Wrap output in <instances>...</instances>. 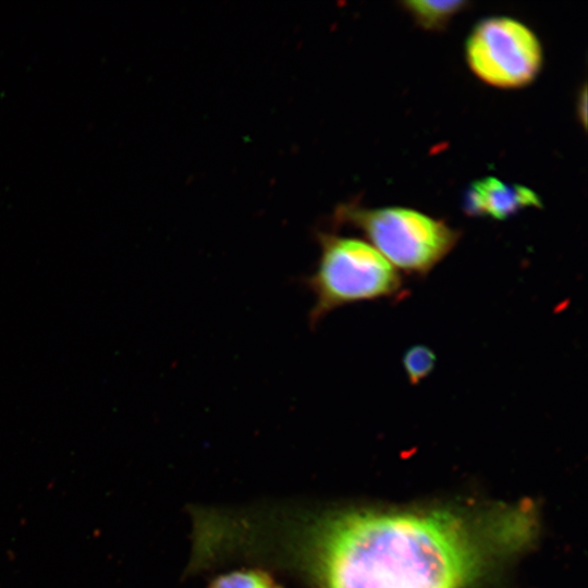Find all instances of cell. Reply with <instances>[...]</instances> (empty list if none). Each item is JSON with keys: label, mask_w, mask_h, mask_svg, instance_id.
<instances>
[{"label": "cell", "mask_w": 588, "mask_h": 588, "mask_svg": "<svg viewBox=\"0 0 588 588\" xmlns=\"http://www.w3.org/2000/svg\"><path fill=\"white\" fill-rule=\"evenodd\" d=\"M516 522V520H515ZM506 522L477 524L451 511L241 512L233 554L267 558L318 588H464L488 564Z\"/></svg>", "instance_id": "1"}, {"label": "cell", "mask_w": 588, "mask_h": 588, "mask_svg": "<svg viewBox=\"0 0 588 588\" xmlns=\"http://www.w3.org/2000/svg\"><path fill=\"white\" fill-rule=\"evenodd\" d=\"M316 269L304 280L314 296L309 324L317 326L331 311L351 304L397 295L399 271L369 243L319 233Z\"/></svg>", "instance_id": "2"}, {"label": "cell", "mask_w": 588, "mask_h": 588, "mask_svg": "<svg viewBox=\"0 0 588 588\" xmlns=\"http://www.w3.org/2000/svg\"><path fill=\"white\" fill-rule=\"evenodd\" d=\"M340 224L360 230L396 270L424 277L455 247L460 232L443 220L411 208H365L344 205Z\"/></svg>", "instance_id": "3"}, {"label": "cell", "mask_w": 588, "mask_h": 588, "mask_svg": "<svg viewBox=\"0 0 588 588\" xmlns=\"http://www.w3.org/2000/svg\"><path fill=\"white\" fill-rule=\"evenodd\" d=\"M473 73L488 85L519 88L530 84L542 66V48L524 23L507 16L481 20L465 46Z\"/></svg>", "instance_id": "4"}, {"label": "cell", "mask_w": 588, "mask_h": 588, "mask_svg": "<svg viewBox=\"0 0 588 588\" xmlns=\"http://www.w3.org/2000/svg\"><path fill=\"white\" fill-rule=\"evenodd\" d=\"M541 207L538 195L530 188L507 184L487 176L473 182L465 194L464 209L469 216L506 219L520 209Z\"/></svg>", "instance_id": "5"}, {"label": "cell", "mask_w": 588, "mask_h": 588, "mask_svg": "<svg viewBox=\"0 0 588 588\" xmlns=\"http://www.w3.org/2000/svg\"><path fill=\"white\" fill-rule=\"evenodd\" d=\"M402 4L420 27L437 30L444 27L452 16L464 10L467 2L461 0H411L404 1Z\"/></svg>", "instance_id": "6"}, {"label": "cell", "mask_w": 588, "mask_h": 588, "mask_svg": "<svg viewBox=\"0 0 588 588\" xmlns=\"http://www.w3.org/2000/svg\"><path fill=\"white\" fill-rule=\"evenodd\" d=\"M436 355L431 348L425 345H415L406 351L403 357V366L412 384L419 383L433 369Z\"/></svg>", "instance_id": "7"}, {"label": "cell", "mask_w": 588, "mask_h": 588, "mask_svg": "<svg viewBox=\"0 0 588 588\" xmlns=\"http://www.w3.org/2000/svg\"><path fill=\"white\" fill-rule=\"evenodd\" d=\"M208 588H273V585L270 576L260 569H241L219 576Z\"/></svg>", "instance_id": "8"}, {"label": "cell", "mask_w": 588, "mask_h": 588, "mask_svg": "<svg viewBox=\"0 0 588 588\" xmlns=\"http://www.w3.org/2000/svg\"><path fill=\"white\" fill-rule=\"evenodd\" d=\"M587 91L586 88H583L581 94L579 96L578 101V114L580 122L586 126V118H587Z\"/></svg>", "instance_id": "9"}, {"label": "cell", "mask_w": 588, "mask_h": 588, "mask_svg": "<svg viewBox=\"0 0 588 588\" xmlns=\"http://www.w3.org/2000/svg\"><path fill=\"white\" fill-rule=\"evenodd\" d=\"M273 588H277V587H273Z\"/></svg>", "instance_id": "10"}]
</instances>
